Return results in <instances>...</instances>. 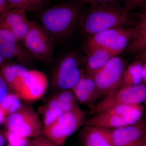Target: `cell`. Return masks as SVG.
<instances>
[{"mask_svg": "<svg viewBox=\"0 0 146 146\" xmlns=\"http://www.w3.org/2000/svg\"><path fill=\"white\" fill-rule=\"evenodd\" d=\"M76 100L72 91L63 90L50 98L42 108L56 107L62 110L63 112H68L78 106Z\"/></svg>", "mask_w": 146, "mask_h": 146, "instance_id": "18", "label": "cell"}, {"mask_svg": "<svg viewBox=\"0 0 146 146\" xmlns=\"http://www.w3.org/2000/svg\"><path fill=\"white\" fill-rule=\"evenodd\" d=\"M8 86L3 77L0 75V104L8 94Z\"/></svg>", "mask_w": 146, "mask_h": 146, "instance_id": "30", "label": "cell"}, {"mask_svg": "<svg viewBox=\"0 0 146 146\" xmlns=\"http://www.w3.org/2000/svg\"><path fill=\"white\" fill-rule=\"evenodd\" d=\"M6 115L3 112L2 110L0 107V125L6 122Z\"/></svg>", "mask_w": 146, "mask_h": 146, "instance_id": "32", "label": "cell"}, {"mask_svg": "<svg viewBox=\"0 0 146 146\" xmlns=\"http://www.w3.org/2000/svg\"><path fill=\"white\" fill-rule=\"evenodd\" d=\"M85 5L77 1L59 3L42 10L41 25L53 38L61 39L72 34L79 21Z\"/></svg>", "mask_w": 146, "mask_h": 146, "instance_id": "2", "label": "cell"}, {"mask_svg": "<svg viewBox=\"0 0 146 146\" xmlns=\"http://www.w3.org/2000/svg\"><path fill=\"white\" fill-rule=\"evenodd\" d=\"M106 97L94 107L97 113L121 105H138L145 101L146 86L140 84L121 86L107 94Z\"/></svg>", "mask_w": 146, "mask_h": 146, "instance_id": "6", "label": "cell"}, {"mask_svg": "<svg viewBox=\"0 0 146 146\" xmlns=\"http://www.w3.org/2000/svg\"><path fill=\"white\" fill-rule=\"evenodd\" d=\"M84 121V113L78 106L70 111L63 112L56 121L66 139L76 132Z\"/></svg>", "mask_w": 146, "mask_h": 146, "instance_id": "14", "label": "cell"}, {"mask_svg": "<svg viewBox=\"0 0 146 146\" xmlns=\"http://www.w3.org/2000/svg\"><path fill=\"white\" fill-rule=\"evenodd\" d=\"M29 70L22 64H8L2 67L1 76L8 87L17 94Z\"/></svg>", "mask_w": 146, "mask_h": 146, "instance_id": "16", "label": "cell"}, {"mask_svg": "<svg viewBox=\"0 0 146 146\" xmlns=\"http://www.w3.org/2000/svg\"><path fill=\"white\" fill-rule=\"evenodd\" d=\"M123 9L129 12L136 8L146 6V0H123Z\"/></svg>", "mask_w": 146, "mask_h": 146, "instance_id": "27", "label": "cell"}, {"mask_svg": "<svg viewBox=\"0 0 146 146\" xmlns=\"http://www.w3.org/2000/svg\"><path fill=\"white\" fill-rule=\"evenodd\" d=\"M144 102L145 103V104L146 105V97L145 98V101H144Z\"/></svg>", "mask_w": 146, "mask_h": 146, "instance_id": "36", "label": "cell"}, {"mask_svg": "<svg viewBox=\"0 0 146 146\" xmlns=\"http://www.w3.org/2000/svg\"><path fill=\"white\" fill-rule=\"evenodd\" d=\"M138 146H146V131L139 141Z\"/></svg>", "mask_w": 146, "mask_h": 146, "instance_id": "33", "label": "cell"}, {"mask_svg": "<svg viewBox=\"0 0 146 146\" xmlns=\"http://www.w3.org/2000/svg\"><path fill=\"white\" fill-rule=\"evenodd\" d=\"M26 12L18 8H13L0 17V28L11 31L24 22L28 21Z\"/></svg>", "mask_w": 146, "mask_h": 146, "instance_id": "20", "label": "cell"}, {"mask_svg": "<svg viewBox=\"0 0 146 146\" xmlns=\"http://www.w3.org/2000/svg\"><path fill=\"white\" fill-rule=\"evenodd\" d=\"M146 50V16H143L141 22L133 28L132 39L127 48L130 52Z\"/></svg>", "mask_w": 146, "mask_h": 146, "instance_id": "19", "label": "cell"}, {"mask_svg": "<svg viewBox=\"0 0 146 146\" xmlns=\"http://www.w3.org/2000/svg\"><path fill=\"white\" fill-rule=\"evenodd\" d=\"M48 85V79L44 73L37 70H29L17 94L24 100L35 101L43 96Z\"/></svg>", "mask_w": 146, "mask_h": 146, "instance_id": "9", "label": "cell"}, {"mask_svg": "<svg viewBox=\"0 0 146 146\" xmlns=\"http://www.w3.org/2000/svg\"></svg>", "mask_w": 146, "mask_h": 146, "instance_id": "38", "label": "cell"}, {"mask_svg": "<svg viewBox=\"0 0 146 146\" xmlns=\"http://www.w3.org/2000/svg\"><path fill=\"white\" fill-rule=\"evenodd\" d=\"M30 29L23 41L26 50L32 56L46 63L53 59V38L41 24L30 22Z\"/></svg>", "mask_w": 146, "mask_h": 146, "instance_id": "4", "label": "cell"}, {"mask_svg": "<svg viewBox=\"0 0 146 146\" xmlns=\"http://www.w3.org/2000/svg\"><path fill=\"white\" fill-rule=\"evenodd\" d=\"M107 130L113 146H127L139 142L146 132V125L138 121L133 124Z\"/></svg>", "mask_w": 146, "mask_h": 146, "instance_id": "10", "label": "cell"}, {"mask_svg": "<svg viewBox=\"0 0 146 146\" xmlns=\"http://www.w3.org/2000/svg\"><path fill=\"white\" fill-rule=\"evenodd\" d=\"M143 68L141 63H136L125 69L121 83V86H135L140 84L142 80Z\"/></svg>", "mask_w": 146, "mask_h": 146, "instance_id": "22", "label": "cell"}, {"mask_svg": "<svg viewBox=\"0 0 146 146\" xmlns=\"http://www.w3.org/2000/svg\"><path fill=\"white\" fill-rule=\"evenodd\" d=\"M5 138L8 142V146H28L31 143L27 138L22 137L16 133L7 130Z\"/></svg>", "mask_w": 146, "mask_h": 146, "instance_id": "26", "label": "cell"}, {"mask_svg": "<svg viewBox=\"0 0 146 146\" xmlns=\"http://www.w3.org/2000/svg\"><path fill=\"white\" fill-rule=\"evenodd\" d=\"M142 80L146 81V64L143 66L142 72Z\"/></svg>", "mask_w": 146, "mask_h": 146, "instance_id": "34", "label": "cell"}, {"mask_svg": "<svg viewBox=\"0 0 146 146\" xmlns=\"http://www.w3.org/2000/svg\"></svg>", "mask_w": 146, "mask_h": 146, "instance_id": "37", "label": "cell"}, {"mask_svg": "<svg viewBox=\"0 0 146 146\" xmlns=\"http://www.w3.org/2000/svg\"><path fill=\"white\" fill-rule=\"evenodd\" d=\"M133 28L123 27L108 29L93 35L89 38L86 48L100 47L117 56L126 48L133 36Z\"/></svg>", "mask_w": 146, "mask_h": 146, "instance_id": "5", "label": "cell"}, {"mask_svg": "<svg viewBox=\"0 0 146 146\" xmlns=\"http://www.w3.org/2000/svg\"><path fill=\"white\" fill-rule=\"evenodd\" d=\"M82 72L80 70L74 55L69 54L60 60L55 70L53 82L58 89L71 90L81 78Z\"/></svg>", "mask_w": 146, "mask_h": 146, "instance_id": "8", "label": "cell"}, {"mask_svg": "<svg viewBox=\"0 0 146 146\" xmlns=\"http://www.w3.org/2000/svg\"><path fill=\"white\" fill-rule=\"evenodd\" d=\"M139 121L132 117L102 111L88 119L85 124L86 125L112 129L133 124Z\"/></svg>", "mask_w": 146, "mask_h": 146, "instance_id": "12", "label": "cell"}, {"mask_svg": "<svg viewBox=\"0 0 146 146\" xmlns=\"http://www.w3.org/2000/svg\"><path fill=\"white\" fill-rule=\"evenodd\" d=\"M31 146H56L44 136H39L31 141Z\"/></svg>", "mask_w": 146, "mask_h": 146, "instance_id": "28", "label": "cell"}, {"mask_svg": "<svg viewBox=\"0 0 146 146\" xmlns=\"http://www.w3.org/2000/svg\"><path fill=\"white\" fill-rule=\"evenodd\" d=\"M42 134L56 146L63 145L67 140L61 133L56 121L43 126Z\"/></svg>", "mask_w": 146, "mask_h": 146, "instance_id": "23", "label": "cell"}, {"mask_svg": "<svg viewBox=\"0 0 146 146\" xmlns=\"http://www.w3.org/2000/svg\"><path fill=\"white\" fill-rule=\"evenodd\" d=\"M79 1L85 5L89 4L96 3H108L121 7L120 3L122 2L123 0H70V1Z\"/></svg>", "mask_w": 146, "mask_h": 146, "instance_id": "29", "label": "cell"}, {"mask_svg": "<svg viewBox=\"0 0 146 146\" xmlns=\"http://www.w3.org/2000/svg\"><path fill=\"white\" fill-rule=\"evenodd\" d=\"M5 138L0 131V146H4L5 143Z\"/></svg>", "mask_w": 146, "mask_h": 146, "instance_id": "35", "label": "cell"}, {"mask_svg": "<svg viewBox=\"0 0 146 146\" xmlns=\"http://www.w3.org/2000/svg\"><path fill=\"white\" fill-rule=\"evenodd\" d=\"M0 53L4 59L15 58L22 63L32 56L10 31L3 28H0Z\"/></svg>", "mask_w": 146, "mask_h": 146, "instance_id": "11", "label": "cell"}, {"mask_svg": "<svg viewBox=\"0 0 146 146\" xmlns=\"http://www.w3.org/2000/svg\"><path fill=\"white\" fill-rule=\"evenodd\" d=\"M71 91L82 104H92L101 96L93 78L83 72L79 81Z\"/></svg>", "mask_w": 146, "mask_h": 146, "instance_id": "13", "label": "cell"}, {"mask_svg": "<svg viewBox=\"0 0 146 146\" xmlns=\"http://www.w3.org/2000/svg\"><path fill=\"white\" fill-rule=\"evenodd\" d=\"M129 13L121 7L108 3L89 4L83 8L79 25L84 34L93 35L112 28L130 25Z\"/></svg>", "mask_w": 146, "mask_h": 146, "instance_id": "1", "label": "cell"}, {"mask_svg": "<svg viewBox=\"0 0 146 146\" xmlns=\"http://www.w3.org/2000/svg\"><path fill=\"white\" fill-rule=\"evenodd\" d=\"M125 65L121 58L114 56L93 77L101 95L118 89L121 83Z\"/></svg>", "mask_w": 146, "mask_h": 146, "instance_id": "7", "label": "cell"}, {"mask_svg": "<svg viewBox=\"0 0 146 146\" xmlns=\"http://www.w3.org/2000/svg\"><path fill=\"white\" fill-rule=\"evenodd\" d=\"M12 9L7 0H0V17Z\"/></svg>", "mask_w": 146, "mask_h": 146, "instance_id": "31", "label": "cell"}, {"mask_svg": "<svg viewBox=\"0 0 146 146\" xmlns=\"http://www.w3.org/2000/svg\"><path fill=\"white\" fill-rule=\"evenodd\" d=\"M12 8H18L26 12L44 10L50 7V0H7Z\"/></svg>", "mask_w": 146, "mask_h": 146, "instance_id": "21", "label": "cell"}, {"mask_svg": "<svg viewBox=\"0 0 146 146\" xmlns=\"http://www.w3.org/2000/svg\"><path fill=\"white\" fill-rule=\"evenodd\" d=\"M84 146H114L107 129L85 125L81 132Z\"/></svg>", "mask_w": 146, "mask_h": 146, "instance_id": "17", "label": "cell"}, {"mask_svg": "<svg viewBox=\"0 0 146 146\" xmlns=\"http://www.w3.org/2000/svg\"><path fill=\"white\" fill-rule=\"evenodd\" d=\"M41 111L43 113L42 123L44 126L56 121L63 112L62 110L56 107L41 108Z\"/></svg>", "mask_w": 146, "mask_h": 146, "instance_id": "25", "label": "cell"}, {"mask_svg": "<svg viewBox=\"0 0 146 146\" xmlns=\"http://www.w3.org/2000/svg\"><path fill=\"white\" fill-rule=\"evenodd\" d=\"M86 49L88 52L86 63V74L92 78L111 58L117 56L108 50L100 47Z\"/></svg>", "mask_w": 146, "mask_h": 146, "instance_id": "15", "label": "cell"}, {"mask_svg": "<svg viewBox=\"0 0 146 146\" xmlns=\"http://www.w3.org/2000/svg\"><path fill=\"white\" fill-rule=\"evenodd\" d=\"M21 99L20 97L15 93L7 94L0 104V107L6 116L13 114L21 108L23 105Z\"/></svg>", "mask_w": 146, "mask_h": 146, "instance_id": "24", "label": "cell"}, {"mask_svg": "<svg viewBox=\"0 0 146 146\" xmlns=\"http://www.w3.org/2000/svg\"><path fill=\"white\" fill-rule=\"evenodd\" d=\"M5 123L7 130L24 138H36L42 134L43 123L28 105H22L16 112L9 115Z\"/></svg>", "mask_w": 146, "mask_h": 146, "instance_id": "3", "label": "cell"}]
</instances>
